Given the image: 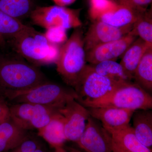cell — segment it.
I'll return each instance as SVG.
<instances>
[{"label":"cell","instance_id":"27","mask_svg":"<svg viewBox=\"0 0 152 152\" xmlns=\"http://www.w3.org/2000/svg\"><path fill=\"white\" fill-rule=\"evenodd\" d=\"M42 146L37 140L30 139L28 137L19 145L7 152H34Z\"/></svg>","mask_w":152,"mask_h":152},{"label":"cell","instance_id":"15","mask_svg":"<svg viewBox=\"0 0 152 152\" xmlns=\"http://www.w3.org/2000/svg\"><path fill=\"white\" fill-rule=\"evenodd\" d=\"M104 128L111 136L113 141L126 151L130 152H152L151 149L145 146L139 141L129 124L116 129Z\"/></svg>","mask_w":152,"mask_h":152},{"label":"cell","instance_id":"11","mask_svg":"<svg viewBox=\"0 0 152 152\" xmlns=\"http://www.w3.org/2000/svg\"><path fill=\"white\" fill-rule=\"evenodd\" d=\"M137 38L130 31L115 40L99 45L86 52V61L90 64L104 61H116L121 58L126 50Z\"/></svg>","mask_w":152,"mask_h":152},{"label":"cell","instance_id":"29","mask_svg":"<svg viewBox=\"0 0 152 152\" xmlns=\"http://www.w3.org/2000/svg\"><path fill=\"white\" fill-rule=\"evenodd\" d=\"M10 119V106L5 98L0 96V125Z\"/></svg>","mask_w":152,"mask_h":152},{"label":"cell","instance_id":"2","mask_svg":"<svg viewBox=\"0 0 152 152\" xmlns=\"http://www.w3.org/2000/svg\"><path fill=\"white\" fill-rule=\"evenodd\" d=\"M9 42L18 55L37 66L56 64L61 47L31 27Z\"/></svg>","mask_w":152,"mask_h":152},{"label":"cell","instance_id":"24","mask_svg":"<svg viewBox=\"0 0 152 152\" xmlns=\"http://www.w3.org/2000/svg\"><path fill=\"white\" fill-rule=\"evenodd\" d=\"M131 31L148 45L152 46L151 11H145L134 23Z\"/></svg>","mask_w":152,"mask_h":152},{"label":"cell","instance_id":"16","mask_svg":"<svg viewBox=\"0 0 152 152\" xmlns=\"http://www.w3.org/2000/svg\"><path fill=\"white\" fill-rule=\"evenodd\" d=\"M132 129L136 137L145 146H152V112L151 110H138L133 113Z\"/></svg>","mask_w":152,"mask_h":152},{"label":"cell","instance_id":"32","mask_svg":"<svg viewBox=\"0 0 152 152\" xmlns=\"http://www.w3.org/2000/svg\"><path fill=\"white\" fill-rule=\"evenodd\" d=\"M54 149L55 152H69L63 146L57 147L55 148Z\"/></svg>","mask_w":152,"mask_h":152},{"label":"cell","instance_id":"30","mask_svg":"<svg viewBox=\"0 0 152 152\" xmlns=\"http://www.w3.org/2000/svg\"><path fill=\"white\" fill-rule=\"evenodd\" d=\"M56 5L65 7L72 4L76 0H53Z\"/></svg>","mask_w":152,"mask_h":152},{"label":"cell","instance_id":"34","mask_svg":"<svg viewBox=\"0 0 152 152\" xmlns=\"http://www.w3.org/2000/svg\"><path fill=\"white\" fill-rule=\"evenodd\" d=\"M6 41L4 39L1 35H0V45L3 46L5 45Z\"/></svg>","mask_w":152,"mask_h":152},{"label":"cell","instance_id":"1","mask_svg":"<svg viewBox=\"0 0 152 152\" xmlns=\"http://www.w3.org/2000/svg\"><path fill=\"white\" fill-rule=\"evenodd\" d=\"M47 81L37 66L16 58H0V96L28 90Z\"/></svg>","mask_w":152,"mask_h":152},{"label":"cell","instance_id":"10","mask_svg":"<svg viewBox=\"0 0 152 152\" xmlns=\"http://www.w3.org/2000/svg\"><path fill=\"white\" fill-rule=\"evenodd\" d=\"M76 143L86 152H113L110 133L99 121L91 116L84 132Z\"/></svg>","mask_w":152,"mask_h":152},{"label":"cell","instance_id":"13","mask_svg":"<svg viewBox=\"0 0 152 152\" xmlns=\"http://www.w3.org/2000/svg\"><path fill=\"white\" fill-rule=\"evenodd\" d=\"M90 116L102 123L104 127L116 129L129 124L134 111L113 107H87Z\"/></svg>","mask_w":152,"mask_h":152},{"label":"cell","instance_id":"26","mask_svg":"<svg viewBox=\"0 0 152 152\" xmlns=\"http://www.w3.org/2000/svg\"><path fill=\"white\" fill-rule=\"evenodd\" d=\"M66 30L60 27L52 28L47 30L44 34L51 42L62 46L68 39Z\"/></svg>","mask_w":152,"mask_h":152},{"label":"cell","instance_id":"20","mask_svg":"<svg viewBox=\"0 0 152 152\" xmlns=\"http://www.w3.org/2000/svg\"><path fill=\"white\" fill-rule=\"evenodd\" d=\"M135 83L149 93L152 91V46L146 50L133 77Z\"/></svg>","mask_w":152,"mask_h":152},{"label":"cell","instance_id":"33","mask_svg":"<svg viewBox=\"0 0 152 152\" xmlns=\"http://www.w3.org/2000/svg\"><path fill=\"white\" fill-rule=\"evenodd\" d=\"M66 150L69 152H83L80 150L77 149L75 148H71V147H68L67 148Z\"/></svg>","mask_w":152,"mask_h":152},{"label":"cell","instance_id":"9","mask_svg":"<svg viewBox=\"0 0 152 152\" xmlns=\"http://www.w3.org/2000/svg\"><path fill=\"white\" fill-rule=\"evenodd\" d=\"M58 111L64 118L66 141L76 142L86 129L90 116L88 110L75 99H72L68 101Z\"/></svg>","mask_w":152,"mask_h":152},{"label":"cell","instance_id":"4","mask_svg":"<svg viewBox=\"0 0 152 152\" xmlns=\"http://www.w3.org/2000/svg\"><path fill=\"white\" fill-rule=\"evenodd\" d=\"M80 104L86 107H113L135 111L151 109L152 97L135 83L124 82L104 97Z\"/></svg>","mask_w":152,"mask_h":152},{"label":"cell","instance_id":"25","mask_svg":"<svg viewBox=\"0 0 152 152\" xmlns=\"http://www.w3.org/2000/svg\"><path fill=\"white\" fill-rule=\"evenodd\" d=\"M89 14L93 21L102 14L112 10L117 7L113 0H89Z\"/></svg>","mask_w":152,"mask_h":152},{"label":"cell","instance_id":"17","mask_svg":"<svg viewBox=\"0 0 152 152\" xmlns=\"http://www.w3.org/2000/svg\"><path fill=\"white\" fill-rule=\"evenodd\" d=\"M27 131L10 119L0 125V152L13 149L28 137Z\"/></svg>","mask_w":152,"mask_h":152},{"label":"cell","instance_id":"28","mask_svg":"<svg viewBox=\"0 0 152 152\" xmlns=\"http://www.w3.org/2000/svg\"><path fill=\"white\" fill-rule=\"evenodd\" d=\"M117 4L126 6L136 10H145L152 0H113Z\"/></svg>","mask_w":152,"mask_h":152},{"label":"cell","instance_id":"18","mask_svg":"<svg viewBox=\"0 0 152 152\" xmlns=\"http://www.w3.org/2000/svg\"><path fill=\"white\" fill-rule=\"evenodd\" d=\"M38 134L54 148L63 147L66 141L63 116L57 112L48 124L38 130Z\"/></svg>","mask_w":152,"mask_h":152},{"label":"cell","instance_id":"6","mask_svg":"<svg viewBox=\"0 0 152 152\" xmlns=\"http://www.w3.org/2000/svg\"><path fill=\"white\" fill-rule=\"evenodd\" d=\"M123 82L98 74L86 64L74 88L77 96V100L80 103L98 100L109 94Z\"/></svg>","mask_w":152,"mask_h":152},{"label":"cell","instance_id":"14","mask_svg":"<svg viewBox=\"0 0 152 152\" xmlns=\"http://www.w3.org/2000/svg\"><path fill=\"white\" fill-rule=\"evenodd\" d=\"M146 10H140L118 5L113 10L102 14L95 20L101 21L116 27H124L134 24Z\"/></svg>","mask_w":152,"mask_h":152},{"label":"cell","instance_id":"19","mask_svg":"<svg viewBox=\"0 0 152 152\" xmlns=\"http://www.w3.org/2000/svg\"><path fill=\"white\" fill-rule=\"evenodd\" d=\"M152 46L138 37L132 43L121 58L120 64L132 80L142 57L148 48Z\"/></svg>","mask_w":152,"mask_h":152},{"label":"cell","instance_id":"5","mask_svg":"<svg viewBox=\"0 0 152 152\" xmlns=\"http://www.w3.org/2000/svg\"><path fill=\"white\" fill-rule=\"evenodd\" d=\"M15 102L30 103L58 110L69 100L77 99L75 91L46 81L28 90L10 93L4 97Z\"/></svg>","mask_w":152,"mask_h":152},{"label":"cell","instance_id":"21","mask_svg":"<svg viewBox=\"0 0 152 152\" xmlns=\"http://www.w3.org/2000/svg\"><path fill=\"white\" fill-rule=\"evenodd\" d=\"M36 7L34 0H0V11L20 20L29 17Z\"/></svg>","mask_w":152,"mask_h":152},{"label":"cell","instance_id":"8","mask_svg":"<svg viewBox=\"0 0 152 152\" xmlns=\"http://www.w3.org/2000/svg\"><path fill=\"white\" fill-rule=\"evenodd\" d=\"M11 119L26 131L39 130L48 124L58 112L57 109L30 103H15L10 106Z\"/></svg>","mask_w":152,"mask_h":152},{"label":"cell","instance_id":"12","mask_svg":"<svg viewBox=\"0 0 152 152\" xmlns=\"http://www.w3.org/2000/svg\"><path fill=\"white\" fill-rule=\"evenodd\" d=\"M133 25L116 27L99 20L93 21L84 35L86 52L99 45L121 38L131 31Z\"/></svg>","mask_w":152,"mask_h":152},{"label":"cell","instance_id":"7","mask_svg":"<svg viewBox=\"0 0 152 152\" xmlns=\"http://www.w3.org/2000/svg\"><path fill=\"white\" fill-rule=\"evenodd\" d=\"M80 9L56 5L36 7L29 18L33 24L46 30L56 27L65 29L81 27Z\"/></svg>","mask_w":152,"mask_h":152},{"label":"cell","instance_id":"3","mask_svg":"<svg viewBox=\"0 0 152 152\" xmlns=\"http://www.w3.org/2000/svg\"><path fill=\"white\" fill-rule=\"evenodd\" d=\"M86 62L84 34L81 27L75 28L61 47L56 64L57 71L64 81L74 88Z\"/></svg>","mask_w":152,"mask_h":152},{"label":"cell","instance_id":"23","mask_svg":"<svg viewBox=\"0 0 152 152\" xmlns=\"http://www.w3.org/2000/svg\"><path fill=\"white\" fill-rule=\"evenodd\" d=\"M30 27L18 19L0 11V35L5 40H10Z\"/></svg>","mask_w":152,"mask_h":152},{"label":"cell","instance_id":"31","mask_svg":"<svg viewBox=\"0 0 152 152\" xmlns=\"http://www.w3.org/2000/svg\"><path fill=\"white\" fill-rule=\"evenodd\" d=\"M112 151L113 152H130L121 148L113 141L112 144Z\"/></svg>","mask_w":152,"mask_h":152},{"label":"cell","instance_id":"22","mask_svg":"<svg viewBox=\"0 0 152 152\" xmlns=\"http://www.w3.org/2000/svg\"><path fill=\"white\" fill-rule=\"evenodd\" d=\"M89 65L98 74L118 82L132 81L120 63L107 61Z\"/></svg>","mask_w":152,"mask_h":152}]
</instances>
